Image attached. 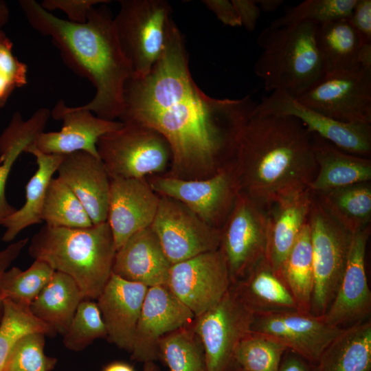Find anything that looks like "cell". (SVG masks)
<instances>
[{
  "instance_id": "obj_1",
  "label": "cell",
  "mask_w": 371,
  "mask_h": 371,
  "mask_svg": "<svg viewBox=\"0 0 371 371\" xmlns=\"http://www.w3.org/2000/svg\"><path fill=\"white\" fill-rule=\"evenodd\" d=\"M256 105L250 95L214 98L197 86L184 37L172 20L150 71L126 81L119 118L150 127L166 139L172 153L170 176L203 179L231 160L238 135Z\"/></svg>"
},
{
  "instance_id": "obj_2",
  "label": "cell",
  "mask_w": 371,
  "mask_h": 371,
  "mask_svg": "<svg viewBox=\"0 0 371 371\" xmlns=\"http://www.w3.org/2000/svg\"><path fill=\"white\" fill-rule=\"evenodd\" d=\"M238 192L265 209L309 190L317 167L312 133L297 118L254 112L229 161Z\"/></svg>"
},
{
  "instance_id": "obj_3",
  "label": "cell",
  "mask_w": 371,
  "mask_h": 371,
  "mask_svg": "<svg viewBox=\"0 0 371 371\" xmlns=\"http://www.w3.org/2000/svg\"><path fill=\"white\" fill-rule=\"evenodd\" d=\"M19 4L30 26L49 37L65 63L95 87L93 98L78 107L104 120L119 118L133 69L110 10L104 5L95 6L85 23H76L54 15L34 0H21Z\"/></svg>"
},
{
  "instance_id": "obj_4",
  "label": "cell",
  "mask_w": 371,
  "mask_h": 371,
  "mask_svg": "<svg viewBox=\"0 0 371 371\" xmlns=\"http://www.w3.org/2000/svg\"><path fill=\"white\" fill-rule=\"evenodd\" d=\"M115 252L107 222L83 228L45 224L28 247L32 258L71 277L85 298L92 300H97L112 274Z\"/></svg>"
},
{
  "instance_id": "obj_5",
  "label": "cell",
  "mask_w": 371,
  "mask_h": 371,
  "mask_svg": "<svg viewBox=\"0 0 371 371\" xmlns=\"http://www.w3.org/2000/svg\"><path fill=\"white\" fill-rule=\"evenodd\" d=\"M317 24L304 22L281 27H267L257 43L262 53L254 65L256 75L267 92H282L297 98L324 75L315 42Z\"/></svg>"
},
{
  "instance_id": "obj_6",
  "label": "cell",
  "mask_w": 371,
  "mask_h": 371,
  "mask_svg": "<svg viewBox=\"0 0 371 371\" xmlns=\"http://www.w3.org/2000/svg\"><path fill=\"white\" fill-rule=\"evenodd\" d=\"M114 22L132 76H146L165 48L172 8L164 0H121Z\"/></svg>"
},
{
  "instance_id": "obj_7",
  "label": "cell",
  "mask_w": 371,
  "mask_h": 371,
  "mask_svg": "<svg viewBox=\"0 0 371 371\" xmlns=\"http://www.w3.org/2000/svg\"><path fill=\"white\" fill-rule=\"evenodd\" d=\"M97 150L110 179H145L163 171L172 159L166 139L136 122H123L120 128L100 137Z\"/></svg>"
},
{
  "instance_id": "obj_8",
  "label": "cell",
  "mask_w": 371,
  "mask_h": 371,
  "mask_svg": "<svg viewBox=\"0 0 371 371\" xmlns=\"http://www.w3.org/2000/svg\"><path fill=\"white\" fill-rule=\"evenodd\" d=\"M308 222L314 272L310 313L322 316L340 284L352 234L332 218L313 192Z\"/></svg>"
},
{
  "instance_id": "obj_9",
  "label": "cell",
  "mask_w": 371,
  "mask_h": 371,
  "mask_svg": "<svg viewBox=\"0 0 371 371\" xmlns=\"http://www.w3.org/2000/svg\"><path fill=\"white\" fill-rule=\"evenodd\" d=\"M254 314L232 286L213 307L194 318L193 328L203 347L207 371H229L234 351L251 332Z\"/></svg>"
},
{
  "instance_id": "obj_10",
  "label": "cell",
  "mask_w": 371,
  "mask_h": 371,
  "mask_svg": "<svg viewBox=\"0 0 371 371\" xmlns=\"http://www.w3.org/2000/svg\"><path fill=\"white\" fill-rule=\"evenodd\" d=\"M268 225L267 210L238 193L221 229L219 247L225 258L232 284L265 258Z\"/></svg>"
},
{
  "instance_id": "obj_11",
  "label": "cell",
  "mask_w": 371,
  "mask_h": 371,
  "mask_svg": "<svg viewBox=\"0 0 371 371\" xmlns=\"http://www.w3.org/2000/svg\"><path fill=\"white\" fill-rule=\"evenodd\" d=\"M148 183L159 196L180 201L207 224L217 228L225 223L239 193L229 161L207 178L155 176Z\"/></svg>"
},
{
  "instance_id": "obj_12",
  "label": "cell",
  "mask_w": 371,
  "mask_h": 371,
  "mask_svg": "<svg viewBox=\"0 0 371 371\" xmlns=\"http://www.w3.org/2000/svg\"><path fill=\"white\" fill-rule=\"evenodd\" d=\"M295 99L339 122L371 124V67L326 74Z\"/></svg>"
},
{
  "instance_id": "obj_13",
  "label": "cell",
  "mask_w": 371,
  "mask_h": 371,
  "mask_svg": "<svg viewBox=\"0 0 371 371\" xmlns=\"http://www.w3.org/2000/svg\"><path fill=\"white\" fill-rule=\"evenodd\" d=\"M172 265L219 249L221 229L213 227L179 201L159 196L150 226Z\"/></svg>"
},
{
  "instance_id": "obj_14",
  "label": "cell",
  "mask_w": 371,
  "mask_h": 371,
  "mask_svg": "<svg viewBox=\"0 0 371 371\" xmlns=\"http://www.w3.org/2000/svg\"><path fill=\"white\" fill-rule=\"evenodd\" d=\"M195 317L215 306L232 286L220 249L172 265L166 285Z\"/></svg>"
},
{
  "instance_id": "obj_15",
  "label": "cell",
  "mask_w": 371,
  "mask_h": 371,
  "mask_svg": "<svg viewBox=\"0 0 371 371\" xmlns=\"http://www.w3.org/2000/svg\"><path fill=\"white\" fill-rule=\"evenodd\" d=\"M258 115H281L299 120L308 131L348 153L368 157L371 153V124L348 123L330 118L282 92L264 96L254 111Z\"/></svg>"
},
{
  "instance_id": "obj_16",
  "label": "cell",
  "mask_w": 371,
  "mask_h": 371,
  "mask_svg": "<svg viewBox=\"0 0 371 371\" xmlns=\"http://www.w3.org/2000/svg\"><path fill=\"white\" fill-rule=\"evenodd\" d=\"M344 329L329 324L322 316L300 310L255 315L251 326V331L273 337L315 364Z\"/></svg>"
},
{
  "instance_id": "obj_17",
  "label": "cell",
  "mask_w": 371,
  "mask_h": 371,
  "mask_svg": "<svg viewBox=\"0 0 371 371\" xmlns=\"http://www.w3.org/2000/svg\"><path fill=\"white\" fill-rule=\"evenodd\" d=\"M194 318V313L166 285L148 287L135 333L131 359L144 363L158 359L159 340L192 324Z\"/></svg>"
},
{
  "instance_id": "obj_18",
  "label": "cell",
  "mask_w": 371,
  "mask_h": 371,
  "mask_svg": "<svg viewBox=\"0 0 371 371\" xmlns=\"http://www.w3.org/2000/svg\"><path fill=\"white\" fill-rule=\"evenodd\" d=\"M370 235V225L352 234L340 284L322 315L330 325L345 328L368 319L371 293L366 271V253Z\"/></svg>"
},
{
  "instance_id": "obj_19",
  "label": "cell",
  "mask_w": 371,
  "mask_h": 371,
  "mask_svg": "<svg viewBox=\"0 0 371 371\" xmlns=\"http://www.w3.org/2000/svg\"><path fill=\"white\" fill-rule=\"evenodd\" d=\"M51 115L61 120L63 126L58 131H44L38 136L34 144L46 154L65 155L84 151L100 158L97 150L100 137L123 126L121 121L100 118L78 106H68L63 100L56 103Z\"/></svg>"
},
{
  "instance_id": "obj_20",
  "label": "cell",
  "mask_w": 371,
  "mask_h": 371,
  "mask_svg": "<svg viewBox=\"0 0 371 371\" xmlns=\"http://www.w3.org/2000/svg\"><path fill=\"white\" fill-rule=\"evenodd\" d=\"M159 195L145 179H111L107 220L116 250L135 233L150 227Z\"/></svg>"
},
{
  "instance_id": "obj_21",
  "label": "cell",
  "mask_w": 371,
  "mask_h": 371,
  "mask_svg": "<svg viewBox=\"0 0 371 371\" xmlns=\"http://www.w3.org/2000/svg\"><path fill=\"white\" fill-rule=\"evenodd\" d=\"M148 287L113 273L97 298L108 340L131 352L144 300Z\"/></svg>"
},
{
  "instance_id": "obj_22",
  "label": "cell",
  "mask_w": 371,
  "mask_h": 371,
  "mask_svg": "<svg viewBox=\"0 0 371 371\" xmlns=\"http://www.w3.org/2000/svg\"><path fill=\"white\" fill-rule=\"evenodd\" d=\"M57 172L82 203L93 224L106 222L111 179L100 158L84 151L65 155Z\"/></svg>"
},
{
  "instance_id": "obj_23",
  "label": "cell",
  "mask_w": 371,
  "mask_h": 371,
  "mask_svg": "<svg viewBox=\"0 0 371 371\" xmlns=\"http://www.w3.org/2000/svg\"><path fill=\"white\" fill-rule=\"evenodd\" d=\"M171 266L158 237L148 227L135 233L116 250L112 273L151 287L167 285Z\"/></svg>"
},
{
  "instance_id": "obj_24",
  "label": "cell",
  "mask_w": 371,
  "mask_h": 371,
  "mask_svg": "<svg viewBox=\"0 0 371 371\" xmlns=\"http://www.w3.org/2000/svg\"><path fill=\"white\" fill-rule=\"evenodd\" d=\"M315 42L325 75L371 67V44L363 43L349 18L317 24Z\"/></svg>"
},
{
  "instance_id": "obj_25",
  "label": "cell",
  "mask_w": 371,
  "mask_h": 371,
  "mask_svg": "<svg viewBox=\"0 0 371 371\" xmlns=\"http://www.w3.org/2000/svg\"><path fill=\"white\" fill-rule=\"evenodd\" d=\"M312 192L306 190L267 209L269 225L265 259L277 273L308 221Z\"/></svg>"
},
{
  "instance_id": "obj_26",
  "label": "cell",
  "mask_w": 371,
  "mask_h": 371,
  "mask_svg": "<svg viewBox=\"0 0 371 371\" xmlns=\"http://www.w3.org/2000/svg\"><path fill=\"white\" fill-rule=\"evenodd\" d=\"M317 174L308 189L314 193L325 192L371 179V160L345 152L330 142L312 134Z\"/></svg>"
},
{
  "instance_id": "obj_27",
  "label": "cell",
  "mask_w": 371,
  "mask_h": 371,
  "mask_svg": "<svg viewBox=\"0 0 371 371\" xmlns=\"http://www.w3.org/2000/svg\"><path fill=\"white\" fill-rule=\"evenodd\" d=\"M232 286L254 315L300 310L282 278L265 258Z\"/></svg>"
},
{
  "instance_id": "obj_28",
  "label": "cell",
  "mask_w": 371,
  "mask_h": 371,
  "mask_svg": "<svg viewBox=\"0 0 371 371\" xmlns=\"http://www.w3.org/2000/svg\"><path fill=\"white\" fill-rule=\"evenodd\" d=\"M25 153L35 157L37 170L26 185L24 205L0 223L5 228L1 239L6 243L13 240L27 227L43 222L41 213L46 190L63 157L61 155L44 153L34 144Z\"/></svg>"
},
{
  "instance_id": "obj_29",
  "label": "cell",
  "mask_w": 371,
  "mask_h": 371,
  "mask_svg": "<svg viewBox=\"0 0 371 371\" xmlns=\"http://www.w3.org/2000/svg\"><path fill=\"white\" fill-rule=\"evenodd\" d=\"M85 297L69 276L54 271L51 279L30 305L31 313L63 335Z\"/></svg>"
},
{
  "instance_id": "obj_30",
  "label": "cell",
  "mask_w": 371,
  "mask_h": 371,
  "mask_svg": "<svg viewBox=\"0 0 371 371\" xmlns=\"http://www.w3.org/2000/svg\"><path fill=\"white\" fill-rule=\"evenodd\" d=\"M371 322L345 328L325 348L315 371H370Z\"/></svg>"
},
{
  "instance_id": "obj_31",
  "label": "cell",
  "mask_w": 371,
  "mask_h": 371,
  "mask_svg": "<svg viewBox=\"0 0 371 371\" xmlns=\"http://www.w3.org/2000/svg\"><path fill=\"white\" fill-rule=\"evenodd\" d=\"M313 193L332 218L352 234L370 225V181Z\"/></svg>"
},
{
  "instance_id": "obj_32",
  "label": "cell",
  "mask_w": 371,
  "mask_h": 371,
  "mask_svg": "<svg viewBox=\"0 0 371 371\" xmlns=\"http://www.w3.org/2000/svg\"><path fill=\"white\" fill-rule=\"evenodd\" d=\"M279 274L299 309L310 312L314 272L311 229L308 221L290 250Z\"/></svg>"
},
{
  "instance_id": "obj_33",
  "label": "cell",
  "mask_w": 371,
  "mask_h": 371,
  "mask_svg": "<svg viewBox=\"0 0 371 371\" xmlns=\"http://www.w3.org/2000/svg\"><path fill=\"white\" fill-rule=\"evenodd\" d=\"M41 218L52 227L83 228L93 225L82 203L58 177L47 186Z\"/></svg>"
},
{
  "instance_id": "obj_34",
  "label": "cell",
  "mask_w": 371,
  "mask_h": 371,
  "mask_svg": "<svg viewBox=\"0 0 371 371\" xmlns=\"http://www.w3.org/2000/svg\"><path fill=\"white\" fill-rule=\"evenodd\" d=\"M158 351L168 371H207L203 347L193 322L163 337Z\"/></svg>"
},
{
  "instance_id": "obj_35",
  "label": "cell",
  "mask_w": 371,
  "mask_h": 371,
  "mask_svg": "<svg viewBox=\"0 0 371 371\" xmlns=\"http://www.w3.org/2000/svg\"><path fill=\"white\" fill-rule=\"evenodd\" d=\"M41 333L47 337L57 335L49 324L36 317L30 307L3 300V312L0 322V371L16 342L24 335Z\"/></svg>"
},
{
  "instance_id": "obj_36",
  "label": "cell",
  "mask_w": 371,
  "mask_h": 371,
  "mask_svg": "<svg viewBox=\"0 0 371 371\" xmlns=\"http://www.w3.org/2000/svg\"><path fill=\"white\" fill-rule=\"evenodd\" d=\"M54 272L48 264L38 260L25 271L13 267L0 276V294L3 300L30 307Z\"/></svg>"
},
{
  "instance_id": "obj_37",
  "label": "cell",
  "mask_w": 371,
  "mask_h": 371,
  "mask_svg": "<svg viewBox=\"0 0 371 371\" xmlns=\"http://www.w3.org/2000/svg\"><path fill=\"white\" fill-rule=\"evenodd\" d=\"M287 350L273 337L251 331L237 346L232 366L238 371H278Z\"/></svg>"
},
{
  "instance_id": "obj_38",
  "label": "cell",
  "mask_w": 371,
  "mask_h": 371,
  "mask_svg": "<svg viewBox=\"0 0 371 371\" xmlns=\"http://www.w3.org/2000/svg\"><path fill=\"white\" fill-rule=\"evenodd\" d=\"M357 0H306L273 20L270 27H288L304 22L317 24L350 18Z\"/></svg>"
},
{
  "instance_id": "obj_39",
  "label": "cell",
  "mask_w": 371,
  "mask_h": 371,
  "mask_svg": "<svg viewBox=\"0 0 371 371\" xmlns=\"http://www.w3.org/2000/svg\"><path fill=\"white\" fill-rule=\"evenodd\" d=\"M63 336L64 346L74 352L83 350L97 339L106 338V326L97 302L83 300Z\"/></svg>"
},
{
  "instance_id": "obj_40",
  "label": "cell",
  "mask_w": 371,
  "mask_h": 371,
  "mask_svg": "<svg viewBox=\"0 0 371 371\" xmlns=\"http://www.w3.org/2000/svg\"><path fill=\"white\" fill-rule=\"evenodd\" d=\"M45 336L32 333L22 337L11 351L3 371H52L58 359L45 354Z\"/></svg>"
},
{
  "instance_id": "obj_41",
  "label": "cell",
  "mask_w": 371,
  "mask_h": 371,
  "mask_svg": "<svg viewBox=\"0 0 371 371\" xmlns=\"http://www.w3.org/2000/svg\"><path fill=\"white\" fill-rule=\"evenodd\" d=\"M27 65L12 51V43L3 32L0 36V109L13 91L27 83Z\"/></svg>"
},
{
  "instance_id": "obj_42",
  "label": "cell",
  "mask_w": 371,
  "mask_h": 371,
  "mask_svg": "<svg viewBox=\"0 0 371 371\" xmlns=\"http://www.w3.org/2000/svg\"><path fill=\"white\" fill-rule=\"evenodd\" d=\"M29 146L24 141H16L0 145V223L16 211L5 196V185L13 165Z\"/></svg>"
},
{
  "instance_id": "obj_43",
  "label": "cell",
  "mask_w": 371,
  "mask_h": 371,
  "mask_svg": "<svg viewBox=\"0 0 371 371\" xmlns=\"http://www.w3.org/2000/svg\"><path fill=\"white\" fill-rule=\"evenodd\" d=\"M109 2L108 0H43L39 3L49 12L58 10L63 12L70 22L83 23L96 5Z\"/></svg>"
},
{
  "instance_id": "obj_44",
  "label": "cell",
  "mask_w": 371,
  "mask_h": 371,
  "mask_svg": "<svg viewBox=\"0 0 371 371\" xmlns=\"http://www.w3.org/2000/svg\"><path fill=\"white\" fill-rule=\"evenodd\" d=\"M349 19L363 43L371 44V1L357 0Z\"/></svg>"
},
{
  "instance_id": "obj_45",
  "label": "cell",
  "mask_w": 371,
  "mask_h": 371,
  "mask_svg": "<svg viewBox=\"0 0 371 371\" xmlns=\"http://www.w3.org/2000/svg\"><path fill=\"white\" fill-rule=\"evenodd\" d=\"M203 3L224 25L230 27L241 26L238 13L232 0H204Z\"/></svg>"
},
{
  "instance_id": "obj_46",
  "label": "cell",
  "mask_w": 371,
  "mask_h": 371,
  "mask_svg": "<svg viewBox=\"0 0 371 371\" xmlns=\"http://www.w3.org/2000/svg\"><path fill=\"white\" fill-rule=\"evenodd\" d=\"M238 13L241 26L247 31L254 30L261 10L255 0H232Z\"/></svg>"
},
{
  "instance_id": "obj_47",
  "label": "cell",
  "mask_w": 371,
  "mask_h": 371,
  "mask_svg": "<svg viewBox=\"0 0 371 371\" xmlns=\"http://www.w3.org/2000/svg\"><path fill=\"white\" fill-rule=\"evenodd\" d=\"M28 238H23L12 243L0 251V276L8 269L10 264L19 256L23 249L28 243ZM3 312V299L0 294V322Z\"/></svg>"
},
{
  "instance_id": "obj_48",
  "label": "cell",
  "mask_w": 371,
  "mask_h": 371,
  "mask_svg": "<svg viewBox=\"0 0 371 371\" xmlns=\"http://www.w3.org/2000/svg\"><path fill=\"white\" fill-rule=\"evenodd\" d=\"M278 371H315V364L287 350L282 358Z\"/></svg>"
},
{
  "instance_id": "obj_49",
  "label": "cell",
  "mask_w": 371,
  "mask_h": 371,
  "mask_svg": "<svg viewBox=\"0 0 371 371\" xmlns=\"http://www.w3.org/2000/svg\"><path fill=\"white\" fill-rule=\"evenodd\" d=\"M283 0H258V3L261 11L263 10L266 12H274L276 10L282 3Z\"/></svg>"
},
{
  "instance_id": "obj_50",
  "label": "cell",
  "mask_w": 371,
  "mask_h": 371,
  "mask_svg": "<svg viewBox=\"0 0 371 371\" xmlns=\"http://www.w3.org/2000/svg\"><path fill=\"white\" fill-rule=\"evenodd\" d=\"M102 371H135L130 364L124 361H113L104 366Z\"/></svg>"
},
{
  "instance_id": "obj_51",
  "label": "cell",
  "mask_w": 371,
  "mask_h": 371,
  "mask_svg": "<svg viewBox=\"0 0 371 371\" xmlns=\"http://www.w3.org/2000/svg\"><path fill=\"white\" fill-rule=\"evenodd\" d=\"M10 19V9L7 3L0 0V30L8 22Z\"/></svg>"
},
{
  "instance_id": "obj_52",
  "label": "cell",
  "mask_w": 371,
  "mask_h": 371,
  "mask_svg": "<svg viewBox=\"0 0 371 371\" xmlns=\"http://www.w3.org/2000/svg\"><path fill=\"white\" fill-rule=\"evenodd\" d=\"M142 371H160L159 368L153 363L147 362L144 363V369Z\"/></svg>"
},
{
  "instance_id": "obj_53",
  "label": "cell",
  "mask_w": 371,
  "mask_h": 371,
  "mask_svg": "<svg viewBox=\"0 0 371 371\" xmlns=\"http://www.w3.org/2000/svg\"><path fill=\"white\" fill-rule=\"evenodd\" d=\"M3 31L2 30H0V36H1V34L3 33Z\"/></svg>"
}]
</instances>
